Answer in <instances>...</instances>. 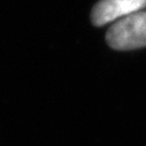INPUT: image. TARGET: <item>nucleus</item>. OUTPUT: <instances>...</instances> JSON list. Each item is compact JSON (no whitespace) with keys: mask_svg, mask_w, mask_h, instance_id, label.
<instances>
[{"mask_svg":"<svg viewBox=\"0 0 146 146\" xmlns=\"http://www.w3.org/2000/svg\"><path fill=\"white\" fill-rule=\"evenodd\" d=\"M107 44L117 51L146 46V12H137L116 21L106 33Z\"/></svg>","mask_w":146,"mask_h":146,"instance_id":"f257e3e1","label":"nucleus"},{"mask_svg":"<svg viewBox=\"0 0 146 146\" xmlns=\"http://www.w3.org/2000/svg\"><path fill=\"white\" fill-rule=\"evenodd\" d=\"M146 7V0H100L94 5L91 21L96 27L119 21Z\"/></svg>","mask_w":146,"mask_h":146,"instance_id":"f03ea898","label":"nucleus"}]
</instances>
